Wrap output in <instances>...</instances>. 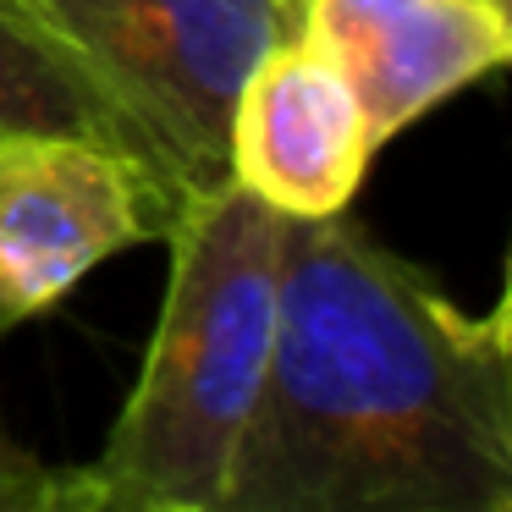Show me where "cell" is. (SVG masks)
Wrapping results in <instances>:
<instances>
[{
	"instance_id": "cell-1",
	"label": "cell",
	"mask_w": 512,
	"mask_h": 512,
	"mask_svg": "<svg viewBox=\"0 0 512 512\" xmlns=\"http://www.w3.org/2000/svg\"><path fill=\"white\" fill-rule=\"evenodd\" d=\"M226 512H512L507 309H457L342 210L287 221Z\"/></svg>"
},
{
	"instance_id": "cell-2",
	"label": "cell",
	"mask_w": 512,
	"mask_h": 512,
	"mask_svg": "<svg viewBox=\"0 0 512 512\" xmlns=\"http://www.w3.org/2000/svg\"><path fill=\"white\" fill-rule=\"evenodd\" d=\"M281 232L287 215L243 182H221L166 226V303L105 452L72 474L78 512H226L270 369Z\"/></svg>"
},
{
	"instance_id": "cell-3",
	"label": "cell",
	"mask_w": 512,
	"mask_h": 512,
	"mask_svg": "<svg viewBox=\"0 0 512 512\" xmlns=\"http://www.w3.org/2000/svg\"><path fill=\"white\" fill-rule=\"evenodd\" d=\"M23 23L111 105L160 210L232 182L226 138L248 72L303 39L309 0H12Z\"/></svg>"
},
{
	"instance_id": "cell-4",
	"label": "cell",
	"mask_w": 512,
	"mask_h": 512,
	"mask_svg": "<svg viewBox=\"0 0 512 512\" xmlns=\"http://www.w3.org/2000/svg\"><path fill=\"white\" fill-rule=\"evenodd\" d=\"M160 237V210L116 144L83 133H0V314L23 320L111 254Z\"/></svg>"
},
{
	"instance_id": "cell-5",
	"label": "cell",
	"mask_w": 512,
	"mask_h": 512,
	"mask_svg": "<svg viewBox=\"0 0 512 512\" xmlns=\"http://www.w3.org/2000/svg\"><path fill=\"white\" fill-rule=\"evenodd\" d=\"M375 155V133L347 72L309 34L270 50L232 105V182L281 210L320 221L353 204Z\"/></svg>"
},
{
	"instance_id": "cell-6",
	"label": "cell",
	"mask_w": 512,
	"mask_h": 512,
	"mask_svg": "<svg viewBox=\"0 0 512 512\" xmlns=\"http://www.w3.org/2000/svg\"><path fill=\"white\" fill-rule=\"evenodd\" d=\"M303 34L347 72L375 144L496 72L512 23L490 0H309Z\"/></svg>"
},
{
	"instance_id": "cell-7",
	"label": "cell",
	"mask_w": 512,
	"mask_h": 512,
	"mask_svg": "<svg viewBox=\"0 0 512 512\" xmlns=\"http://www.w3.org/2000/svg\"><path fill=\"white\" fill-rule=\"evenodd\" d=\"M34 127V133H83L100 144H122V122L111 105L23 23L12 0H0V133ZM133 160V155H127Z\"/></svg>"
},
{
	"instance_id": "cell-8",
	"label": "cell",
	"mask_w": 512,
	"mask_h": 512,
	"mask_svg": "<svg viewBox=\"0 0 512 512\" xmlns=\"http://www.w3.org/2000/svg\"><path fill=\"white\" fill-rule=\"evenodd\" d=\"M0 325H12L0 314ZM0 512H78V479L39 463L0 430Z\"/></svg>"
},
{
	"instance_id": "cell-9",
	"label": "cell",
	"mask_w": 512,
	"mask_h": 512,
	"mask_svg": "<svg viewBox=\"0 0 512 512\" xmlns=\"http://www.w3.org/2000/svg\"><path fill=\"white\" fill-rule=\"evenodd\" d=\"M490 6H501V12H507V0H490Z\"/></svg>"
}]
</instances>
